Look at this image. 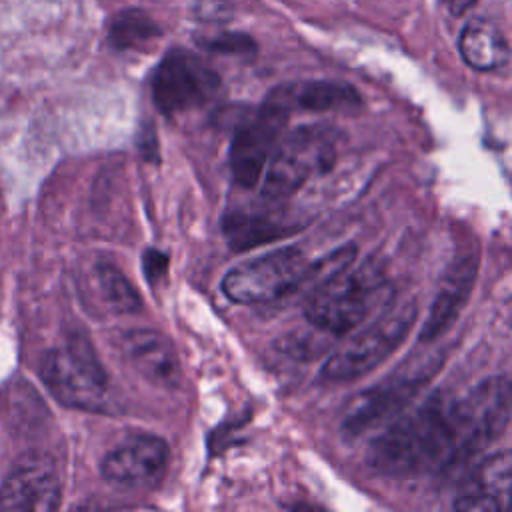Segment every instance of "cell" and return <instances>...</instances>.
Returning a JSON list of instances; mask_svg holds the SVG:
<instances>
[{
	"instance_id": "4fadbf2b",
	"label": "cell",
	"mask_w": 512,
	"mask_h": 512,
	"mask_svg": "<svg viewBox=\"0 0 512 512\" xmlns=\"http://www.w3.org/2000/svg\"><path fill=\"white\" fill-rule=\"evenodd\" d=\"M114 344L128 364L152 384L166 388L180 384L182 370L176 350L160 332L146 328L124 330L114 336Z\"/></svg>"
},
{
	"instance_id": "d6986e66",
	"label": "cell",
	"mask_w": 512,
	"mask_h": 512,
	"mask_svg": "<svg viewBox=\"0 0 512 512\" xmlns=\"http://www.w3.org/2000/svg\"><path fill=\"white\" fill-rule=\"evenodd\" d=\"M158 36L156 20L140 8H126L114 14L108 24V42L118 50H142Z\"/></svg>"
},
{
	"instance_id": "277c9868",
	"label": "cell",
	"mask_w": 512,
	"mask_h": 512,
	"mask_svg": "<svg viewBox=\"0 0 512 512\" xmlns=\"http://www.w3.org/2000/svg\"><path fill=\"white\" fill-rule=\"evenodd\" d=\"M338 140L340 132L330 124H306L290 132L270 158L262 196L282 202L312 176L326 172L336 160Z\"/></svg>"
},
{
	"instance_id": "2e32d148",
	"label": "cell",
	"mask_w": 512,
	"mask_h": 512,
	"mask_svg": "<svg viewBox=\"0 0 512 512\" xmlns=\"http://www.w3.org/2000/svg\"><path fill=\"white\" fill-rule=\"evenodd\" d=\"M266 202H268L266 206L236 208L226 214L222 228L230 248L248 250L262 242L288 236L300 228V224L286 218L278 208H272L270 206L272 200H266Z\"/></svg>"
},
{
	"instance_id": "3957f363",
	"label": "cell",
	"mask_w": 512,
	"mask_h": 512,
	"mask_svg": "<svg viewBox=\"0 0 512 512\" xmlns=\"http://www.w3.org/2000/svg\"><path fill=\"white\" fill-rule=\"evenodd\" d=\"M392 288L376 264L364 262L356 268L346 266L334 276L320 282L308 302L306 320L318 330L344 336L354 330L374 308L388 304Z\"/></svg>"
},
{
	"instance_id": "7a4b0ae2",
	"label": "cell",
	"mask_w": 512,
	"mask_h": 512,
	"mask_svg": "<svg viewBox=\"0 0 512 512\" xmlns=\"http://www.w3.org/2000/svg\"><path fill=\"white\" fill-rule=\"evenodd\" d=\"M340 270L334 254L308 262L300 248L288 246L234 266L222 280L224 294L238 304H268L304 286L316 288Z\"/></svg>"
},
{
	"instance_id": "5b68a950",
	"label": "cell",
	"mask_w": 512,
	"mask_h": 512,
	"mask_svg": "<svg viewBox=\"0 0 512 512\" xmlns=\"http://www.w3.org/2000/svg\"><path fill=\"white\" fill-rule=\"evenodd\" d=\"M40 378L48 392L64 406L92 412L106 408V372L92 346L80 336L44 354L40 360Z\"/></svg>"
},
{
	"instance_id": "8fae6325",
	"label": "cell",
	"mask_w": 512,
	"mask_h": 512,
	"mask_svg": "<svg viewBox=\"0 0 512 512\" xmlns=\"http://www.w3.org/2000/svg\"><path fill=\"white\" fill-rule=\"evenodd\" d=\"M168 466V444L152 434H134L112 448L102 460V476L122 490L156 486Z\"/></svg>"
},
{
	"instance_id": "ba28073f",
	"label": "cell",
	"mask_w": 512,
	"mask_h": 512,
	"mask_svg": "<svg viewBox=\"0 0 512 512\" xmlns=\"http://www.w3.org/2000/svg\"><path fill=\"white\" fill-rule=\"evenodd\" d=\"M220 90V76L200 56L172 48L152 74V98L162 114H178L208 104Z\"/></svg>"
},
{
	"instance_id": "e0dca14e",
	"label": "cell",
	"mask_w": 512,
	"mask_h": 512,
	"mask_svg": "<svg viewBox=\"0 0 512 512\" xmlns=\"http://www.w3.org/2000/svg\"><path fill=\"white\" fill-rule=\"evenodd\" d=\"M266 98L280 104L288 112L352 110L360 106V96L350 84L330 82V80H304V82L282 84V86H276Z\"/></svg>"
},
{
	"instance_id": "8992f818",
	"label": "cell",
	"mask_w": 512,
	"mask_h": 512,
	"mask_svg": "<svg viewBox=\"0 0 512 512\" xmlns=\"http://www.w3.org/2000/svg\"><path fill=\"white\" fill-rule=\"evenodd\" d=\"M512 416V382L492 376L462 396H452L458 464H466L496 442Z\"/></svg>"
},
{
	"instance_id": "603a6c76",
	"label": "cell",
	"mask_w": 512,
	"mask_h": 512,
	"mask_svg": "<svg viewBox=\"0 0 512 512\" xmlns=\"http://www.w3.org/2000/svg\"><path fill=\"white\" fill-rule=\"evenodd\" d=\"M196 12H198V16H202V18H220L222 14H226L228 12V6H224L222 4V0H198V4H196Z\"/></svg>"
},
{
	"instance_id": "52a82bcc",
	"label": "cell",
	"mask_w": 512,
	"mask_h": 512,
	"mask_svg": "<svg viewBox=\"0 0 512 512\" xmlns=\"http://www.w3.org/2000/svg\"><path fill=\"white\" fill-rule=\"evenodd\" d=\"M414 318V302H406L380 316L374 324H370L326 360L322 368V380L350 382L368 374L396 350V346L412 328Z\"/></svg>"
},
{
	"instance_id": "7402d4cb",
	"label": "cell",
	"mask_w": 512,
	"mask_h": 512,
	"mask_svg": "<svg viewBox=\"0 0 512 512\" xmlns=\"http://www.w3.org/2000/svg\"><path fill=\"white\" fill-rule=\"evenodd\" d=\"M166 266H168L166 254L156 252V250H148V252H146V256H144V268H146V274H148V280H150V282H156V280L166 272Z\"/></svg>"
},
{
	"instance_id": "44dd1931",
	"label": "cell",
	"mask_w": 512,
	"mask_h": 512,
	"mask_svg": "<svg viewBox=\"0 0 512 512\" xmlns=\"http://www.w3.org/2000/svg\"><path fill=\"white\" fill-rule=\"evenodd\" d=\"M198 46L216 54H252L256 50L254 40L242 32H216L198 38Z\"/></svg>"
},
{
	"instance_id": "ac0fdd59",
	"label": "cell",
	"mask_w": 512,
	"mask_h": 512,
	"mask_svg": "<svg viewBox=\"0 0 512 512\" xmlns=\"http://www.w3.org/2000/svg\"><path fill=\"white\" fill-rule=\"evenodd\" d=\"M458 46L464 62L480 72L498 70L510 60V48L502 30L486 18L470 20L460 34Z\"/></svg>"
},
{
	"instance_id": "5bb4252c",
	"label": "cell",
	"mask_w": 512,
	"mask_h": 512,
	"mask_svg": "<svg viewBox=\"0 0 512 512\" xmlns=\"http://www.w3.org/2000/svg\"><path fill=\"white\" fill-rule=\"evenodd\" d=\"M454 508L466 512L512 510V452L484 458L464 482Z\"/></svg>"
},
{
	"instance_id": "9c48e42d",
	"label": "cell",
	"mask_w": 512,
	"mask_h": 512,
	"mask_svg": "<svg viewBox=\"0 0 512 512\" xmlns=\"http://www.w3.org/2000/svg\"><path fill=\"white\" fill-rule=\"evenodd\" d=\"M288 116L286 108L266 98L238 124L230 146V168L240 186L252 188L260 180L264 166L280 144Z\"/></svg>"
},
{
	"instance_id": "cb8c5ba5",
	"label": "cell",
	"mask_w": 512,
	"mask_h": 512,
	"mask_svg": "<svg viewBox=\"0 0 512 512\" xmlns=\"http://www.w3.org/2000/svg\"><path fill=\"white\" fill-rule=\"evenodd\" d=\"M444 2H446V6H448L450 14L460 16V14H464L466 10H470L476 0H444Z\"/></svg>"
},
{
	"instance_id": "30bf717a",
	"label": "cell",
	"mask_w": 512,
	"mask_h": 512,
	"mask_svg": "<svg viewBox=\"0 0 512 512\" xmlns=\"http://www.w3.org/2000/svg\"><path fill=\"white\" fill-rule=\"evenodd\" d=\"M436 370L438 362L426 360L420 366L392 374L378 386L358 394L344 414V434L360 436L362 432L380 426L384 420H390L396 414H400L418 394V390L434 376Z\"/></svg>"
},
{
	"instance_id": "6da1fadb",
	"label": "cell",
	"mask_w": 512,
	"mask_h": 512,
	"mask_svg": "<svg viewBox=\"0 0 512 512\" xmlns=\"http://www.w3.org/2000/svg\"><path fill=\"white\" fill-rule=\"evenodd\" d=\"M368 462L386 476L430 474L456 466L452 396L438 392L408 416L394 420L372 442Z\"/></svg>"
},
{
	"instance_id": "7c38bea8",
	"label": "cell",
	"mask_w": 512,
	"mask_h": 512,
	"mask_svg": "<svg viewBox=\"0 0 512 512\" xmlns=\"http://www.w3.org/2000/svg\"><path fill=\"white\" fill-rule=\"evenodd\" d=\"M60 506V478L50 458L34 456L18 464L0 486V510L48 512Z\"/></svg>"
},
{
	"instance_id": "ffe728a7",
	"label": "cell",
	"mask_w": 512,
	"mask_h": 512,
	"mask_svg": "<svg viewBox=\"0 0 512 512\" xmlns=\"http://www.w3.org/2000/svg\"><path fill=\"white\" fill-rule=\"evenodd\" d=\"M94 272V284L100 292V298L106 308L112 312H136L140 308V296L128 282V278L110 262L96 264Z\"/></svg>"
},
{
	"instance_id": "9a60e30c",
	"label": "cell",
	"mask_w": 512,
	"mask_h": 512,
	"mask_svg": "<svg viewBox=\"0 0 512 512\" xmlns=\"http://www.w3.org/2000/svg\"><path fill=\"white\" fill-rule=\"evenodd\" d=\"M478 274V256L476 254H462L458 256L450 268L446 270L428 318L420 330V340L430 342L438 338L444 330H448L462 308L466 306L472 286Z\"/></svg>"
}]
</instances>
